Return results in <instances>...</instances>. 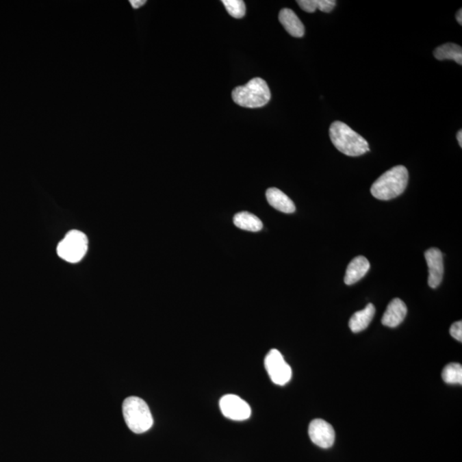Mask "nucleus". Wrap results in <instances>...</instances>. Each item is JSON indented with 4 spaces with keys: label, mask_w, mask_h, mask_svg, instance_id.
<instances>
[{
    "label": "nucleus",
    "mask_w": 462,
    "mask_h": 462,
    "mask_svg": "<svg viewBox=\"0 0 462 462\" xmlns=\"http://www.w3.org/2000/svg\"><path fill=\"white\" fill-rule=\"evenodd\" d=\"M308 434L311 441L320 448H331L335 441L334 428L324 420L316 419L311 421L308 428Z\"/></svg>",
    "instance_id": "obj_8"
},
{
    "label": "nucleus",
    "mask_w": 462,
    "mask_h": 462,
    "mask_svg": "<svg viewBox=\"0 0 462 462\" xmlns=\"http://www.w3.org/2000/svg\"><path fill=\"white\" fill-rule=\"evenodd\" d=\"M266 198L269 204L277 211L284 214H293L296 211V205L283 191L277 188H270L266 191Z\"/></svg>",
    "instance_id": "obj_12"
},
{
    "label": "nucleus",
    "mask_w": 462,
    "mask_h": 462,
    "mask_svg": "<svg viewBox=\"0 0 462 462\" xmlns=\"http://www.w3.org/2000/svg\"><path fill=\"white\" fill-rule=\"evenodd\" d=\"M441 378L450 385H462V366L459 363H450L443 370Z\"/></svg>",
    "instance_id": "obj_18"
},
{
    "label": "nucleus",
    "mask_w": 462,
    "mask_h": 462,
    "mask_svg": "<svg viewBox=\"0 0 462 462\" xmlns=\"http://www.w3.org/2000/svg\"><path fill=\"white\" fill-rule=\"evenodd\" d=\"M375 313L376 309L373 304H368L364 309L356 311L352 315L350 320H349V328L354 333H358V332L365 330L371 323Z\"/></svg>",
    "instance_id": "obj_14"
},
{
    "label": "nucleus",
    "mask_w": 462,
    "mask_h": 462,
    "mask_svg": "<svg viewBox=\"0 0 462 462\" xmlns=\"http://www.w3.org/2000/svg\"><path fill=\"white\" fill-rule=\"evenodd\" d=\"M370 263L368 259L364 256L355 257L350 263L348 264V268L346 270L344 282L347 285H352L358 281L363 279L370 269Z\"/></svg>",
    "instance_id": "obj_11"
},
{
    "label": "nucleus",
    "mask_w": 462,
    "mask_h": 462,
    "mask_svg": "<svg viewBox=\"0 0 462 462\" xmlns=\"http://www.w3.org/2000/svg\"><path fill=\"white\" fill-rule=\"evenodd\" d=\"M228 13L234 18H242L246 14L245 3L242 0H222Z\"/></svg>",
    "instance_id": "obj_19"
},
{
    "label": "nucleus",
    "mask_w": 462,
    "mask_h": 462,
    "mask_svg": "<svg viewBox=\"0 0 462 462\" xmlns=\"http://www.w3.org/2000/svg\"><path fill=\"white\" fill-rule=\"evenodd\" d=\"M88 250V238L84 233L71 231L57 246L60 258L70 263H77L84 258Z\"/></svg>",
    "instance_id": "obj_5"
},
{
    "label": "nucleus",
    "mask_w": 462,
    "mask_h": 462,
    "mask_svg": "<svg viewBox=\"0 0 462 462\" xmlns=\"http://www.w3.org/2000/svg\"><path fill=\"white\" fill-rule=\"evenodd\" d=\"M406 304L399 298L390 301L382 318V324L387 327L395 328L402 324L407 315Z\"/></svg>",
    "instance_id": "obj_10"
},
{
    "label": "nucleus",
    "mask_w": 462,
    "mask_h": 462,
    "mask_svg": "<svg viewBox=\"0 0 462 462\" xmlns=\"http://www.w3.org/2000/svg\"><path fill=\"white\" fill-rule=\"evenodd\" d=\"M123 414L127 426L136 434L146 433L153 424L152 413L145 400L129 396L123 403Z\"/></svg>",
    "instance_id": "obj_4"
},
{
    "label": "nucleus",
    "mask_w": 462,
    "mask_h": 462,
    "mask_svg": "<svg viewBox=\"0 0 462 462\" xmlns=\"http://www.w3.org/2000/svg\"><path fill=\"white\" fill-rule=\"evenodd\" d=\"M409 181V171L407 168L398 166L387 170L374 181L371 193L376 198L389 201L399 196L405 191Z\"/></svg>",
    "instance_id": "obj_2"
},
{
    "label": "nucleus",
    "mask_w": 462,
    "mask_h": 462,
    "mask_svg": "<svg viewBox=\"0 0 462 462\" xmlns=\"http://www.w3.org/2000/svg\"><path fill=\"white\" fill-rule=\"evenodd\" d=\"M219 407L222 415L231 420L243 421L251 416L252 410L248 403L232 394L222 396L219 400Z\"/></svg>",
    "instance_id": "obj_7"
},
{
    "label": "nucleus",
    "mask_w": 462,
    "mask_h": 462,
    "mask_svg": "<svg viewBox=\"0 0 462 462\" xmlns=\"http://www.w3.org/2000/svg\"><path fill=\"white\" fill-rule=\"evenodd\" d=\"M279 18L281 24L287 33L294 37L300 38L304 36L305 27L296 14L290 9H283L279 12Z\"/></svg>",
    "instance_id": "obj_13"
},
{
    "label": "nucleus",
    "mask_w": 462,
    "mask_h": 462,
    "mask_svg": "<svg viewBox=\"0 0 462 462\" xmlns=\"http://www.w3.org/2000/svg\"><path fill=\"white\" fill-rule=\"evenodd\" d=\"M457 140H458L459 145H460V146L461 147L462 146V131H461V130H460V131H459L457 133Z\"/></svg>",
    "instance_id": "obj_23"
},
{
    "label": "nucleus",
    "mask_w": 462,
    "mask_h": 462,
    "mask_svg": "<svg viewBox=\"0 0 462 462\" xmlns=\"http://www.w3.org/2000/svg\"><path fill=\"white\" fill-rule=\"evenodd\" d=\"M234 224L236 227L246 231L257 232L263 228L261 220L248 211L239 212L235 214Z\"/></svg>",
    "instance_id": "obj_15"
},
{
    "label": "nucleus",
    "mask_w": 462,
    "mask_h": 462,
    "mask_svg": "<svg viewBox=\"0 0 462 462\" xmlns=\"http://www.w3.org/2000/svg\"><path fill=\"white\" fill-rule=\"evenodd\" d=\"M457 20L459 24L460 25H462V10L460 9L458 10V12L457 14Z\"/></svg>",
    "instance_id": "obj_22"
},
{
    "label": "nucleus",
    "mask_w": 462,
    "mask_h": 462,
    "mask_svg": "<svg viewBox=\"0 0 462 462\" xmlns=\"http://www.w3.org/2000/svg\"><path fill=\"white\" fill-rule=\"evenodd\" d=\"M330 137L338 151L350 157L361 156L369 152V144L346 123L335 121L331 125Z\"/></svg>",
    "instance_id": "obj_1"
},
{
    "label": "nucleus",
    "mask_w": 462,
    "mask_h": 462,
    "mask_svg": "<svg viewBox=\"0 0 462 462\" xmlns=\"http://www.w3.org/2000/svg\"><path fill=\"white\" fill-rule=\"evenodd\" d=\"M265 366L270 380L275 385H285L292 378V369L277 349H270L266 355Z\"/></svg>",
    "instance_id": "obj_6"
},
{
    "label": "nucleus",
    "mask_w": 462,
    "mask_h": 462,
    "mask_svg": "<svg viewBox=\"0 0 462 462\" xmlns=\"http://www.w3.org/2000/svg\"><path fill=\"white\" fill-rule=\"evenodd\" d=\"M298 5L304 12L313 13L316 10L323 12H331L335 8L337 2L334 0H298Z\"/></svg>",
    "instance_id": "obj_17"
},
{
    "label": "nucleus",
    "mask_w": 462,
    "mask_h": 462,
    "mask_svg": "<svg viewBox=\"0 0 462 462\" xmlns=\"http://www.w3.org/2000/svg\"><path fill=\"white\" fill-rule=\"evenodd\" d=\"M129 3L133 9H139L140 7L145 5L146 1V0H130Z\"/></svg>",
    "instance_id": "obj_21"
},
{
    "label": "nucleus",
    "mask_w": 462,
    "mask_h": 462,
    "mask_svg": "<svg viewBox=\"0 0 462 462\" xmlns=\"http://www.w3.org/2000/svg\"><path fill=\"white\" fill-rule=\"evenodd\" d=\"M233 101L242 107L259 108L270 99V91L266 81L256 77L244 86L235 88L232 92Z\"/></svg>",
    "instance_id": "obj_3"
},
{
    "label": "nucleus",
    "mask_w": 462,
    "mask_h": 462,
    "mask_svg": "<svg viewBox=\"0 0 462 462\" xmlns=\"http://www.w3.org/2000/svg\"><path fill=\"white\" fill-rule=\"evenodd\" d=\"M428 269H429V277L428 284L433 289H436L440 285L443 280L444 267L443 253L437 248L428 249L424 253Z\"/></svg>",
    "instance_id": "obj_9"
},
{
    "label": "nucleus",
    "mask_w": 462,
    "mask_h": 462,
    "mask_svg": "<svg viewBox=\"0 0 462 462\" xmlns=\"http://www.w3.org/2000/svg\"><path fill=\"white\" fill-rule=\"evenodd\" d=\"M450 335L451 337H453L455 340H457L460 342L462 341V322L457 321L455 322L450 327Z\"/></svg>",
    "instance_id": "obj_20"
},
{
    "label": "nucleus",
    "mask_w": 462,
    "mask_h": 462,
    "mask_svg": "<svg viewBox=\"0 0 462 462\" xmlns=\"http://www.w3.org/2000/svg\"><path fill=\"white\" fill-rule=\"evenodd\" d=\"M434 56L437 60H454L462 64V48L459 44L447 43L434 50Z\"/></svg>",
    "instance_id": "obj_16"
}]
</instances>
